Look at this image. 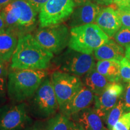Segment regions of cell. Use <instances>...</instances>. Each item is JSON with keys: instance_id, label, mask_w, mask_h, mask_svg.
Masks as SVG:
<instances>
[{"instance_id": "obj_16", "label": "cell", "mask_w": 130, "mask_h": 130, "mask_svg": "<svg viewBox=\"0 0 130 130\" xmlns=\"http://www.w3.org/2000/svg\"><path fill=\"white\" fill-rule=\"evenodd\" d=\"M95 58L98 61L117 60L121 61L125 57V51L123 47L113 39H109L104 44L98 48L93 52Z\"/></svg>"}, {"instance_id": "obj_19", "label": "cell", "mask_w": 130, "mask_h": 130, "mask_svg": "<svg viewBox=\"0 0 130 130\" xmlns=\"http://www.w3.org/2000/svg\"><path fill=\"white\" fill-rule=\"evenodd\" d=\"M18 39V36L9 32L0 35V61L7 63L12 59L17 47Z\"/></svg>"}, {"instance_id": "obj_34", "label": "cell", "mask_w": 130, "mask_h": 130, "mask_svg": "<svg viewBox=\"0 0 130 130\" xmlns=\"http://www.w3.org/2000/svg\"><path fill=\"white\" fill-rule=\"evenodd\" d=\"M14 0H0V10L4 8L5 6L12 3Z\"/></svg>"}, {"instance_id": "obj_1", "label": "cell", "mask_w": 130, "mask_h": 130, "mask_svg": "<svg viewBox=\"0 0 130 130\" xmlns=\"http://www.w3.org/2000/svg\"><path fill=\"white\" fill-rule=\"evenodd\" d=\"M53 57V54L43 48L33 36L21 35L11 59L10 68L14 70H45Z\"/></svg>"}, {"instance_id": "obj_4", "label": "cell", "mask_w": 130, "mask_h": 130, "mask_svg": "<svg viewBox=\"0 0 130 130\" xmlns=\"http://www.w3.org/2000/svg\"><path fill=\"white\" fill-rule=\"evenodd\" d=\"M33 36L45 50L58 54L69 44L70 32L67 25L60 24L39 27Z\"/></svg>"}, {"instance_id": "obj_11", "label": "cell", "mask_w": 130, "mask_h": 130, "mask_svg": "<svg viewBox=\"0 0 130 130\" xmlns=\"http://www.w3.org/2000/svg\"><path fill=\"white\" fill-rule=\"evenodd\" d=\"M101 10L99 5L88 1L85 4L75 7L69 17L68 25L70 27H78L95 22L98 14Z\"/></svg>"}, {"instance_id": "obj_23", "label": "cell", "mask_w": 130, "mask_h": 130, "mask_svg": "<svg viewBox=\"0 0 130 130\" xmlns=\"http://www.w3.org/2000/svg\"><path fill=\"white\" fill-rule=\"evenodd\" d=\"M112 130H130V111L123 114L115 123Z\"/></svg>"}, {"instance_id": "obj_29", "label": "cell", "mask_w": 130, "mask_h": 130, "mask_svg": "<svg viewBox=\"0 0 130 130\" xmlns=\"http://www.w3.org/2000/svg\"><path fill=\"white\" fill-rule=\"evenodd\" d=\"M113 3H115L118 8H130V0H113Z\"/></svg>"}, {"instance_id": "obj_12", "label": "cell", "mask_w": 130, "mask_h": 130, "mask_svg": "<svg viewBox=\"0 0 130 130\" xmlns=\"http://www.w3.org/2000/svg\"><path fill=\"white\" fill-rule=\"evenodd\" d=\"M95 101V95L83 86L78 93L61 108V113L68 118L90 106Z\"/></svg>"}, {"instance_id": "obj_2", "label": "cell", "mask_w": 130, "mask_h": 130, "mask_svg": "<svg viewBox=\"0 0 130 130\" xmlns=\"http://www.w3.org/2000/svg\"><path fill=\"white\" fill-rule=\"evenodd\" d=\"M47 73L45 70L15 69L8 74L7 89L10 99L22 102L33 96Z\"/></svg>"}, {"instance_id": "obj_28", "label": "cell", "mask_w": 130, "mask_h": 130, "mask_svg": "<svg viewBox=\"0 0 130 130\" xmlns=\"http://www.w3.org/2000/svg\"><path fill=\"white\" fill-rule=\"evenodd\" d=\"M123 102L125 105V111L128 112L130 111V83L126 86V88L125 92Z\"/></svg>"}, {"instance_id": "obj_20", "label": "cell", "mask_w": 130, "mask_h": 130, "mask_svg": "<svg viewBox=\"0 0 130 130\" xmlns=\"http://www.w3.org/2000/svg\"><path fill=\"white\" fill-rule=\"evenodd\" d=\"M125 111V105L123 97L120 98L116 105L113 107L107 115L105 122L108 130H112L113 126L118 121Z\"/></svg>"}, {"instance_id": "obj_15", "label": "cell", "mask_w": 130, "mask_h": 130, "mask_svg": "<svg viewBox=\"0 0 130 130\" xmlns=\"http://www.w3.org/2000/svg\"><path fill=\"white\" fill-rule=\"evenodd\" d=\"M71 118L83 130H104L105 128L104 121L94 108H85L75 114Z\"/></svg>"}, {"instance_id": "obj_7", "label": "cell", "mask_w": 130, "mask_h": 130, "mask_svg": "<svg viewBox=\"0 0 130 130\" xmlns=\"http://www.w3.org/2000/svg\"><path fill=\"white\" fill-rule=\"evenodd\" d=\"M58 108L51 80L46 78L33 95L32 111L36 116L46 118L54 115Z\"/></svg>"}, {"instance_id": "obj_36", "label": "cell", "mask_w": 130, "mask_h": 130, "mask_svg": "<svg viewBox=\"0 0 130 130\" xmlns=\"http://www.w3.org/2000/svg\"><path fill=\"white\" fill-rule=\"evenodd\" d=\"M72 121V120H71ZM71 130H83L78 125L76 124L74 122L72 121V123H71Z\"/></svg>"}, {"instance_id": "obj_6", "label": "cell", "mask_w": 130, "mask_h": 130, "mask_svg": "<svg viewBox=\"0 0 130 130\" xmlns=\"http://www.w3.org/2000/svg\"><path fill=\"white\" fill-rule=\"evenodd\" d=\"M73 0H48L39 13V27L62 24L74 12Z\"/></svg>"}, {"instance_id": "obj_3", "label": "cell", "mask_w": 130, "mask_h": 130, "mask_svg": "<svg viewBox=\"0 0 130 130\" xmlns=\"http://www.w3.org/2000/svg\"><path fill=\"white\" fill-rule=\"evenodd\" d=\"M108 38L96 24H86L71 28L68 46L74 51L90 54Z\"/></svg>"}, {"instance_id": "obj_24", "label": "cell", "mask_w": 130, "mask_h": 130, "mask_svg": "<svg viewBox=\"0 0 130 130\" xmlns=\"http://www.w3.org/2000/svg\"><path fill=\"white\" fill-rule=\"evenodd\" d=\"M120 72L123 82L130 83V62L125 57L120 61Z\"/></svg>"}, {"instance_id": "obj_17", "label": "cell", "mask_w": 130, "mask_h": 130, "mask_svg": "<svg viewBox=\"0 0 130 130\" xmlns=\"http://www.w3.org/2000/svg\"><path fill=\"white\" fill-rule=\"evenodd\" d=\"M83 83L95 96H98L105 90L111 83L95 68L84 75L83 78Z\"/></svg>"}, {"instance_id": "obj_32", "label": "cell", "mask_w": 130, "mask_h": 130, "mask_svg": "<svg viewBox=\"0 0 130 130\" xmlns=\"http://www.w3.org/2000/svg\"><path fill=\"white\" fill-rule=\"evenodd\" d=\"M95 4L100 6H109L113 3V0H92Z\"/></svg>"}, {"instance_id": "obj_31", "label": "cell", "mask_w": 130, "mask_h": 130, "mask_svg": "<svg viewBox=\"0 0 130 130\" xmlns=\"http://www.w3.org/2000/svg\"><path fill=\"white\" fill-rule=\"evenodd\" d=\"M27 130H47L46 126H44V125L40 122H36L33 125L28 128Z\"/></svg>"}, {"instance_id": "obj_38", "label": "cell", "mask_w": 130, "mask_h": 130, "mask_svg": "<svg viewBox=\"0 0 130 130\" xmlns=\"http://www.w3.org/2000/svg\"><path fill=\"white\" fill-rule=\"evenodd\" d=\"M104 130H108V129H107V128H105V129H104Z\"/></svg>"}, {"instance_id": "obj_26", "label": "cell", "mask_w": 130, "mask_h": 130, "mask_svg": "<svg viewBox=\"0 0 130 130\" xmlns=\"http://www.w3.org/2000/svg\"><path fill=\"white\" fill-rule=\"evenodd\" d=\"M7 80L6 77L0 78V105L4 102L6 97V89H7Z\"/></svg>"}, {"instance_id": "obj_27", "label": "cell", "mask_w": 130, "mask_h": 130, "mask_svg": "<svg viewBox=\"0 0 130 130\" xmlns=\"http://www.w3.org/2000/svg\"><path fill=\"white\" fill-rule=\"evenodd\" d=\"M35 9L37 13L40 12V10L48 0H25Z\"/></svg>"}, {"instance_id": "obj_25", "label": "cell", "mask_w": 130, "mask_h": 130, "mask_svg": "<svg viewBox=\"0 0 130 130\" xmlns=\"http://www.w3.org/2000/svg\"><path fill=\"white\" fill-rule=\"evenodd\" d=\"M117 12L119 16L122 26L130 28V8H118Z\"/></svg>"}, {"instance_id": "obj_10", "label": "cell", "mask_w": 130, "mask_h": 130, "mask_svg": "<svg viewBox=\"0 0 130 130\" xmlns=\"http://www.w3.org/2000/svg\"><path fill=\"white\" fill-rule=\"evenodd\" d=\"M123 89L121 84L111 83L100 95H95L93 108L104 122L108 113L118 103Z\"/></svg>"}, {"instance_id": "obj_21", "label": "cell", "mask_w": 130, "mask_h": 130, "mask_svg": "<svg viewBox=\"0 0 130 130\" xmlns=\"http://www.w3.org/2000/svg\"><path fill=\"white\" fill-rule=\"evenodd\" d=\"M72 121L61 113L49 119L47 123V130H71Z\"/></svg>"}, {"instance_id": "obj_14", "label": "cell", "mask_w": 130, "mask_h": 130, "mask_svg": "<svg viewBox=\"0 0 130 130\" xmlns=\"http://www.w3.org/2000/svg\"><path fill=\"white\" fill-rule=\"evenodd\" d=\"M19 9V36L29 34L37 25V13L25 0H14Z\"/></svg>"}, {"instance_id": "obj_33", "label": "cell", "mask_w": 130, "mask_h": 130, "mask_svg": "<svg viewBox=\"0 0 130 130\" xmlns=\"http://www.w3.org/2000/svg\"><path fill=\"white\" fill-rule=\"evenodd\" d=\"M6 32V27H5V24L3 20L2 16L1 15L0 13V35Z\"/></svg>"}, {"instance_id": "obj_30", "label": "cell", "mask_w": 130, "mask_h": 130, "mask_svg": "<svg viewBox=\"0 0 130 130\" xmlns=\"http://www.w3.org/2000/svg\"><path fill=\"white\" fill-rule=\"evenodd\" d=\"M7 66L6 62L0 61V78L6 77L8 76Z\"/></svg>"}, {"instance_id": "obj_18", "label": "cell", "mask_w": 130, "mask_h": 130, "mask_svg": "<svg viewBox=\"0 0 130 130\" xmlns=\"http://www.w3.org/2000/svg\"><path fill=\"white\" fill-rule=\"evenodd\" d=\"M96 69L110 83H118L121 79L120 61L117 60L98 61L96 64Z\"/></svg>"}, {"instance_id": "obj_13", "label": "cell", "mask_w": 130, "mask_h": 130, "mask_svg": "<svg viewBox=\"0 0 130 130\" xmlns=\"http://www.w3.org/2000/svg\"><path fill=\"white\" fill-rule=\"evenodd\" d=\"M95 23L109 37L114 36L122 27L117 9L111 6L101 9Z\"/></svg>"}, {"instance_id": "obj_22", "label": "cell", "mask_w": 130, "mask_h": 130, "mask_svg": "<svg viewBox=\"0 0 130 130\" xmlns=\"http://www.w3.org/2000/svg\"><path fill=\"white\" fill-rule=\"evenodd\" d=\"M114 39L122 47L130 46V28L122 26L114 35Z\"/></svg>"}, {"instance_id": "obj_9", "label": "cell", "mask_w": 130, "mask_h": 130, "mask_svg": "<svg viewBox=\"0 0 130 130\" xmlns=\"http://www.w3.org/2000/svg\"><path fill=\"white\" fill-rule=\"evenodd\" d=\"M30 122L25 103L0 108V130H23Z\"/></svg>"}, {"instance_id": "obj_35", "label": "cell", "mask_w": 130, "mask_h": 130, "mask_svg": "<svg viewBox=\"0 0 130 130\" xmlns=\"http://www.w3.org/2000/svg\"><path fill=\"white\" fill-rule=\"evenodd\" d=\"M90 0H73L75 4V7L81 6V5L85 4V3H87Z\"/></svg>"}, {"instance_id": "obj_8", "label": "cell", "mask_w": 130, "mask_h": 130, "mask_svg": "<svg viewBox=\"0 0 130 130\" xmlns=\"http://www.w3.org/2000/svg\"><path fill=\"white\" fill-rule=\"evenodd\" d=\"M51 80L57 100L59 108L64 106L83 87L79 77L63 71H55Z\"/></svg>"}, {"instance_id": "obj_5", "label": "cell", "mask_w": 130, "mask_h": 130, "mask_svg": "<svg viewBox=\"0 0 130 130\" xmlns=\"http://www.w3.org/2000/svg\"><path fill=\"white\" fill-rule=\"evenodd\" d=\"M57 63L61 71L79 77L96 68L94 55L79 53L69 48L58 58Z\"/></svg>"}, {"instance_id": "obj_37", "label": "cell", "mask_w": 130, "mask_h": 130, "mask_svg": "<svg viewBox=\"0 0 130 130\" xmlns=\"http://www.w3.org/2000/svg\"><path fill=\"white\" fill-rule=\"evenodd\" d=\"M125 57L127 58L128 60L130 62V46L126 48L125 56Z\"/></svg>"}]
</instances>
